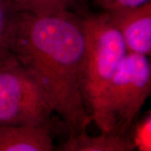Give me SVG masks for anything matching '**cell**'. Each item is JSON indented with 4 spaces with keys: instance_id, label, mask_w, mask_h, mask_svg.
I'll return each mask as SVG.
<instances>
[{
    "instance_id": "cell-1",
    "label": "cell",
    "mask_w": 151,
    "mask_h": 151,
    "mask_svg": "<svg viewBox=\"0 0 151 151\" xmlns=\"http://www.w3.org/2000/svg\"><path fill=\"white\" fill-rule=\"evenodd\" d=\"M11 54L35 78L73 137L92 121L83 92L86 37L70 11L50 16L19 10L8 36Z\"/></svg>"
},
{
    "instance_id": "cell-4",
    "label": "cell",
    "mask_w": 151,
    "mask_h": 151,
    "mask_svg": "<svg viewBox=\"0 0 151 151\" xmlns=\"http://www.w3.org/2000/svg\"><path fill=\"white\" fill-rule=\"evenodd\" d=\"M54 113L50 98L14 56L0 63V125L50 129Z\"/></svg>"
},
{
    "instance_id": "cell-2",
    "label": "cell",
    "mask_w": 151,
    "mask_h": 151,
    "mask_svg": "<svg viewBox=\"0 0 151 151\" xmlns=\"http://www.w3.org/2000/svg\"><path fill=\"white\" fill-rule=\"evenodd\" d=\"M81 20L86 37L83 97L90 109L92 121L101 131L107 90L127 50L122 36L107 14H88Z\"/></svg>"
},
{
    "instance_id": "cell-3",
    "label": "cell",
    "mask_w": 151,
    "mask_h": 151,
    "mask_svg": "<svg viewBox=\"0 0 151 151\" xmlns=\"http://www.w3.org/2000/svg\"><path fill=\"white\" fill-rule=\"evenodd\" d=\"M150 93L151 65L148 56L127 52L109 84L101 132L127 137Z\"/></svg>"
},
{
    "instance_id": "cell-6",
    "label": "cell",
    "mask_w": 151,
    "mask_h": 151,
    "mask_svg": "<svg viewBox=\"0 0 151 151\" xmlns=\"http://www.w3.org/2000/svg\"><path fill=\"white\" fill-rule=\"evenodd\" d=\"M54 148L48 128L0 125V151H52Z\"/></svg>"
},
{
    "instance_id": "cell-8",
    "label": "cell",
    "mask_w": 151,
    "mask_h": 151,
    "mask_svg": "<svg viewBox=\"0 0 151 151\" xmlns=\"http://www.w3.org/2000/svg\"><path fill=\"white\" fill-rule=\"evenodd\" d=\"M19 10L37 16H50L70 11L76 0H9Z\"/></svg>"
},
{
    "instance_id": "cell-7",
    "label": "cell",
    "mask_w": 151,
    "mask_h": 151,
    "mask_svg": "<svg viewBox=\"0 0 151 151\" xmlns=\"http://www.w3.org/2000/svg\"><path fill=\"white\" fill-rule=\"evenodd\" d=\"M135 149L130 138L115 134L101 132L99 135L90 136L84 131L69 137L60 147L64 151H131Z\"/></svg>"
},
{
    "instance_id": "cell-10",
    "label": "cell",
    "mask_w": 151,
    "mask_h": 151,
    "mask_svg": "<svg viewBox=\"0 0 151 151\" xmlns=\"http://www.w3.org/2000/svg\"><path fill=\"white\" fill-rule=\"evenodd\" d=\"M150 114L147 116L135 127L132 137H129L135 148L141 151L150 150Z\"/></svg>"
},
{
    "instance_id": "cell-9",
    "label": "cell",
    "mask_w": 151,
    "mask_h": 151,
    "mask_svg": "<svg viewBox=\"0 0 151 151\" xmlns=\"http://www.w3.org/2000/svg\"><path fill=\"white\" fill-rule=\"evenodd\" d=\"M19 9L9 0H0V63L12 55L8 48L11 24Z\"/></svg>"
},
{
    "instance_id": "cell-11",
    "label": "cell",
    "mask_w": 151,
    "mask_h": 151,
    "mask_svg": "<svg viewBox=\"0 0 151 151\" xmlns=\"http://www.w3.org/2000/svg\"><path fill=\"white\" fill-rule=\"evenodd\" d=\"M101 10V12L110 13L122 9L139 6L151 0H90Z\"/></svg>"
},
{
    "instance_id": "cell-5",
    "label": "cell",
    "mask_w": 151,
    "mask_h": 151,
    "mask_svg": "<svg viewBox=\"0 0 151 151\" xmlns=\"http://www.w3.org/2000/svg\"><path fill=\"white\" fill-rule=\"evenodd\" d=\"M106 14L122 36L127 52L150 56L151 1Z\"/></svg>"
}]
</instances>
